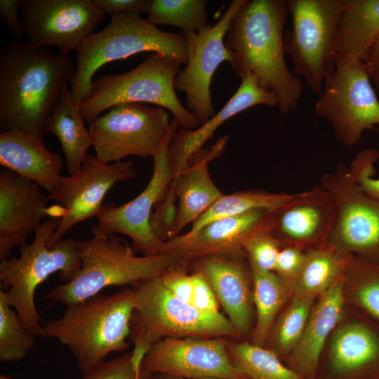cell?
Returning a JSON list of instances; mask_svg holds the SVG:
<instances>
[{
  "mask_svg": "<svg viewBox=\"0 0 379 379\" xmlns=\"http://www.w3.org/2000/svg\"><path fill=\"white\" fill-rule=\"evenodd\" d=\"M74 73L67 55L11 40L0 48V128L44 138L46 122Z\"/></svg>",
  "mask_w": 379,
  "mask_h": 379,
  "instance_id": "1",
  "label": "cell"
},
{
  "mask_svg": "<svg viewBox=\"0 0 379 379\" xmlns=\"http://www.w3.org/2000/svg\"><path fill=\"white\" fill-rule=\"evenodd\" d=\"M286 0H246L231 20L225 46L238 77L252 74L259 86L274 92L279 112L295 110L303 83L285 62L284 27Z\"/></svg>",
  "mask_w": 379,
  "mask_h": 379,
  "instance_id": "2",
  "label": "cell"
},
{
  "mask_svg": "<svg viewBox=\"0 0 379 379\" xmlns=\"http://www.w3.org/2000/svg\"><path fill=\"white\" fill-rule=\"evenodd\" d=\"M135 306L132 287L112 295L98 294L66 306L62 317L43 325L41 336L66 345L83 372L107 356L129 347L131 319Z\"/></svg>",
  "mask_w": 379,
  "mask_h": 379,
  "instance_id": "3",
  "label": "cell"
},
{
  "mask_svg": "<svg viewBox=\"0 0 379 379\" xmlns=\"http://www.w3.org/2000/svg\"><path fill=\"white\" fill-rule=\"evenodd\" d=\"M91 231L92 237L80 241L81 267L76 276L41 298L49 300L51 305L76 304L107 287L133 286L183 265L166 253L137 256L134 248L123 239Z\"/></svg>",
  "mask_w": 379,
  "mask_h": 379,
  "instance_id": "4",
  "label": "cell"
},
{
  "mask_svg": "<svg viewBox=\"0 0 379 379\" xmlns=\"http://www.w3.org/2000/svg\"><path fill=\"white\" fill-rule=\"evenodd\" d=\"M59 219L44 220L34 232L32 243L20 246L19 257H8L0 263V282L8 303L16 311L23 325L41 336L44 322L35 305L38 286L55 272L70 281L81 267L80 241L62 239L52 247L48 241Z\"/></svg>",
  "mask_w": 379,
  "mask_h": 379,
  "instance_id": "5",
  "label": "cell"
},
{
  "mask_svg": "<svg viewBox=\"0 0 379 379\" xmlns=\"http://www.w3.org/2000/svg\"><path fill=\"white\" fill-rule=\"evenodd\" d=\"M110 15V22L86 37L76 50L77 65L69 88L79 105L88 95L95 73L109 62L142 52L159 53L180 65L187 61L182 32H163L136 13Z\"/></svg>",
  "mask_w": 379,
  "mask_h": 379,
  "instance_id": "6",
  "label": "cell"
},
{
  "mask_svg": "<svg viewBox=\"0 0 379 379\" xmlns=\"http://www.w3.org/2000/svg\"><path fill=\"white\" fill-rule=\"evenodd\" d=\"M135 306L131 319L133 357L143 359L149 347L166 338H236L239 334L220 312L201 311L174 297L161 277L132 286Z\"/></svg>",
  "mask_w": 379,
  "mask_h": 379,
  "instance_id": "7",
  "label": "cell"
},
{
  "mask_svg": "<svg viewBox=\"0 0 379 379\" xmlns=\"http://www.w3.org/2000/svg\"><path fill=\"white\" fill-rule=\"evenodd\" d=\"M180 64L151 53L135 68L119 74H102L93 81L88 95L79 108L89 124L105 110L121 103H150L171 112L183 128L201 124L179 100L174 87Z\"/></svg>",
  "mask_w": 379,
  "mask_h": 379,
  "instance_id": "8",
  "label": "cell"
},
{
  "mask_svg": "<svg viewBox=\"0 0 379 379\" xmlns=\"http://www.w3.org/2000/svg\"><path fill=\"white\" fill-rule=\"evenodd\" d=\"M291 27L284 34L293 74L320 95L335 67V41L344 0H286Z\"/></svg>",
  "mask_w": 379,
  "mask_h": 379,
  "instance_id": "9",
  "label": "cell"
},
{
  "mask_svg": "<svg viewBox=\"0 0 379 379\" xmlns=\"http://www.w3.org/2000/svg\"><path fill=\"white\" fill-rule=\"evenodd\" d=\"M315 114L331 125L335 138L352 147L364 131L379 124V100L361 59H336L314 105Z\"/></svg>",
  "mask_w": 379,
  "mask_h": 379,
  "instance_id": "10",
  "label": "cell"
},
{
  "mask_svg": "<svg viewBox=\"0 0 379 379\" xmlns=\"http://www.w3.org/2000/svg\"><path fill=\"white\" fill-rule=\"evenodd\" d=\"M89 124L95 157L104 163L129 156L152 157L178 122L161 107L117 105Z\"/></svg>",
  "mask_w": 379,
  "mask_h": 379,
  "instance_id": "11",
  "label": "cell"
},
{
  "mask_svg": "<svg viewBox=\"0 0 379 379\" xmlns=\"http://www.w3.org/2000/svg\"><path fill=\"white\" fill-rule=\"evenodd\" d=\"M320 186L336 206L328 244L341 253L379 263V199L366 194L344 165L325 173Z\"/></svg>",
  "mask_w": 379,
  "mask_h": 379,
  "instance_id": "12",
  "label": "cell"
},
{
  "mask_svg": "<svg viewBox=\"0 0 379 379\" xmlns=\"http://www.w3.org/2000/svg\"><path fill=\"white\" fill-rule=\"evenodd\" d=\"M179 126L177 125L171 130L152 157V174L145 189L132 200L120 206L103 205L97 215L98 223L92 230L104 234H124L131 239L134 250L143 255L160 253L164 241L154 232L151 218L173 180L168 148Z\"/></svg>",
  "mask_w": 379,
  "mask_h": 379,
  "instance_id": "13",
  "label": "cell"
},
{
  "mask_svg": "<svg viewBox=\"0 0 379 379\" xmlns=\"http://www.w3.org/2000/svg\"><path fill=\"white\" fill-rule=\"evenodd\" d=\"M246 1H232L214 25H208L197 32H182L187 41V61L177 74L174 87L186 94L187 109L201 124L217 113L211 95L212 78L220 64L232 62L224 39L232 19Z\"/></svg>",
  "mask_w": 379,
  "mask_h": 379,
  "instance_id": "14",
  "label": "cell"
},
{
  "mask_svg": "<svg viewBox=\"0 0 379 379\" xmlns=\"http://www.w3.org/2000/svg\"><path fill=\"white\" fill-rule=\"evenodd\" d=\"M136 174L131 161L107 164L95 155H88L75 174L61 175L48 193L50 199L61 206L62 214L48 246L52 247L80 222L97 217L111 188L119 182L133 178Z\"/></svg>",
  "mask_w": 379,
  "mask_h": 379,
  "instance_id": "15",
  "label": "cell"
},
{
  "mask_svg": "<svg viewBox=\"0 0 379 379\" xmlns=\"http://www.w3.org/2000/svg\"><path fill=\"white\" fill-rule=\"evenodd\" d=\"M21 9L26 41L55 46L64 55L76 51L105 16L92 0H22Z\"/></svg>",
  "mask_w": 379,
  "mask_h": 379,
  "instance_id": "16",
  "label": "cell"
},
{
  "mask_svg": "<svg viewBox=\"0 0 379 379\" xmlns=\"http://www.w3.org/2000/svg\"><path fill=\"white\" fill-rule=\"evenodd\" d=\"M226 338H166L152 345L142 362L143 374L184 379H248L232 363Z\"/></svg>",
  "mask_w": 379,
  "mask_h": 379,
  "instance_id": "17",
  "label": "cell"
},
{
  "mask_svg": "<svg viewBox=\"0 0 379 379\" xmlns=\"http://www.w3.org/2000/svg\"><path fill=\"white\" fill-rule=\"evenodd\" d=\"M327 344L316 379H379V323L360 312L341 320Z\"/></svg>",
  "mask_w": 379,
  "mask_h": 379,
  "instance_id": "18",
  "label": "cell"
},
{
  "mask_svg": "<svg viewBox=\"0 0 379 379\" xmlns=\"http://www.w3.org/2000/svg\"><path fill=\"white\" fill-rule=\"evenodd\" d=\"M274 212L260 209L214 220L193 234H180L165 241L160 253L171 255L187 267L206 257L244 254L245 242L272 227Z\"/></svg>",
  "mask_w": 379,
  "mask_h": 379,
  "instance_id": "19",
  "label": "cell"
},
{
  "mask_svg": "<svg viewBox=\"0 0 379 379\" xmlns=\"http://www.w3.org/2000/svg\"><path fill=\"white\" fill-rule=\"evenodd\" d=\"M336 218L331 194L321 186L300 193L274 211L271 231L281 247L304 250L328 243Z\"/></svg>",
  "mask_w": 379,
  "mask_h": 379,
  "instance_id": "20",
  "label": "cell"
},
{
  "mask_svg": "<svg viewBox=\"0 0 379 379\" xmlns=\"http://www.w3.org/2000/svg\"><path fill=\"white\" fill-rule=\"evenodd\" d=\"M40 186L13 171L0 172V260L26 243L49 214L50 197Z\"/></svg>",
  "mask_w": 379,
  "mask_h": 379,
  "instance_id": "21",
  "label": "cell"
},
{
  "mask_svg": "<svg viewBox=\"0 0 379 379\" xmlns=\"http://www.w3.org/2000/svg\"><path fill=\"white\" fill-rule=\"evenodd\" d=\"M191 263L211 286L218 302L239 336L246 335L252 323V276L244 254L213 255Z\"/></svg>",
  "mask_w": 379,
  "mask_h": 379,
  "instance_id": "22",
  "label": "cell"
},
{
  "mask_svg": "<svg viewBox=\"0 0 379 379\" xmlns=\"http://www.w3.org/2000/svg\"><path fill=\"white\" fill-rule=\"evenodd\" d=\"M227 140H219L210 151L201 149L173 180L163 199L167 204H177L166 240L180 235L183 228L194 222L223 194L213 181L208 164L221 154Z\"/></svg>",
  "mask_w": 379,
  "mask_h": 379,
  "instance_id": "23",
  "label": "cell"
},
{
  "mask_svg": "<svg viewBox=\"0 0 379 379\" xmlns=\"http://www.w3.org/2000/svg\"><path fill=\"white\" fill-rule=\"evenodd\" d=\"M241 79L236 92L213 117L194 129L182 128L176 131L168 148L173 180L227 120L253 106L277 107L276 94L261 88L252 74Z\"/></svg>",
  "mask_w": 379,
  "mask_h": 379,
  "instance_id": "24",
  "label": "cell"
},
{
  "mask_svg": "<svg viewBox=\"0 0 379 379\" xmlns=\"http://www.w3.org/2000/svg\"><path fill=\"white\" fill-rule=\"evenodd\" d=\"M344 277L314 302L298 344L287 356L286 365L304 379H316L324 347L342 320Z\"/></svg>",
  "mask_w": 379,
  "mask_h": 379,
  "instance_id": "25",
  "label": "cell"
},
{
  "mask_svg": "<svg viewBox=\"0 0 379 379\" xmlns=\"http://www.w3.org/2000/svg\"><path fill=\"white\" fill-rule=\"evenodd\" d=\"M0 164L51 192L61 175L60 155L48 149L42 138L20 130L1 131Z\"/></svg>",
  "mask_w": 379,
  "mask_h": 379,
  "instance_id": "26",
  "label": "cell"
},
{
  "mask_svg": "<svg viewBox=\"0 0 379 379\" xmlns=\"http://www.w3.org/2000/svg\"><path fill=\"white\" fill-rule=\"evenodd\" d=\"M79 105L75 101L68 86L62 91L60 98L46 122V131L57 137L65 154L69 175L75 174L93 146L88 128Z\"/></svg>",
  "mask_w": 379,
  "mask_h": 379,
  "instance_id": "27",
  "label": "cell"
},
{
  "mask_svg": "<svg viewBox=\"0 0 379 379\" xmlns=\"http://www.w3.org/2000/svg\"><path fill=\"white\" fill-rule=\"evenodd\" d=\"M379 39V0H344L335 41V60L361 59Z\"/></svg>",
  "mask_w": 379,
  "mask_h": 379,
  "instance_id": "28",
  "label": "cell"
},
{
  "mask_svg": "<svg viewBox=\"0 0 379 379\" xmlns=\"http://www.w3.org/2000/svg\"><path fill=\"white\" fill-rule=\"evenodd\" d=\"M352 255L328 244L306 250L298 274L288 284L291 296L318 298L344 277Z\"/></svg>",
  "mask_w": 379,
  "mask_h": 379,
  "instance_id": "29",
  "label": "cell"
},
{
  "mask_svg": "<svg viewBox=\"0 0 379 379\" xmlns=\"http://www.w3.org/2000/svg\"><path fill=\"white\" fill-rule=\"evenodd\" d=\"M250 265L253 303L256 312L252 343L264 347L280 308L291 293L288 284L274 272L263 270L251 263Z\"/></svg>",
  "mask_w": 379,
  "mask_h": 379,
  "instance_id": "30",
  "label": "cell"
},
{
  "mask_svg": "<svg viewBox=\"0 0 379 379\" xmlns=\"http://www.w3.org/2000/svg\"><path fill=\"white\" fill-rule=\"evenodd\" d=\"M295 194L244 190L222 194L185 232L193 234L206 225L221 218L239 215L252 211H276L292 199Z\"/></svg>",
  "mask_w": 379,
  "mask_h": 379,
  "instance_id": "31",
  "label": "cell"
},
{
  "mask_svg": "<svg viewBox=\"0 0 379 379\" xmlns=\"http://www.w3.org/2000/svg\"><path fill=\"white\" fill-rule=\"evenodd\" d=\"M343 291L359 312L379 323V263L352 255L345 274Z\"/></svg>",
  "mask_w": 379,
  "mask_h": 379,
  "instance_id": "32",
  "label": "cell"
},
{
  "mask_svg": "<svg viewBox=\"0 0 379 379\" xmlns=\"http://www.w3.org/2000/svg\"><path fill=\"white\" fill-rule=\"evenodd\" d=\"M232 363L248 379H304L272 350L247 342L228 343Z\"/></svg>",
  "mask_w": 379,
  "mask_h": 379,
  "instance_id": "33",
  "label": "cell"
},
{
  "mask_svg": "<svg viewBox=\"0 0 379 379\" xmlns=\"http://www.w3.org/2000/svg\"><path fill=\"white\" fill-rule=\"evenodd\" d=\"M205 0H151L147 20L157 26L170 25L183 32H197L207 26Z\"/></svg>",
  "mask_w": 379,
  "mask_h": 379,
  "instance_id": "34",
  "label": "cell"
},
{
  "mask_svg": "<svg viewBox=\"0 0 379 379\" xmlns=\"http://www.w3.org/2000/svg\"><path fill=\"white\" fill-rule=\"evenodd\" d=\"M314 302L311 298L291 296L289 305L274 324L269 335V349L279 357L288 356L298 344Z\"/></svg>",
  "mask_w": 379,
  "mask_h": 379,
  "instance_id": "35",
  "label": "cell"
},
{
  "mask_svg": "<svg viewBox=\"0 0 379 379\" xmlns=\"http://www.w3.org/2000/svg\"><path fill=\"white\" fill-rule=\"evenodd\" d=\"M36 335L23 325L17 312L0 291V360L18 361L27 357L36 344Z\"/></svg>",
  "mask_w": 379,
  "mask_h": 379,
  "instance_id": "36",
  "label": "cell"
},
{
  "mask_svg": "<svg viewBox=\"0 0 379 379\" xmlns=\"http://www.w3.org/2000/svg\"><path fill=\"white\" fill-rule=\"evenodd\" d=\"M271 228L264 229L250 237L243 251L250 263L263 270L274 272L281 246Z\"/></svg>",
  "mask_w": 379,
  "mask_h": 379,
  "instance_id": "37",
  "label": "cell"
},
{
  "mask_svg": "<svg viewBox=\"0 0 379 379\" xmlns=\"http://www.w3.org/2000/svg\"><path fill=\"white\" fill-rule=\"evenodd\" d=\"M141 360H134L132 352L103 361L83 372V379H136Z\"/></svg>",
  "mask_w": 379,
  "mask_h": 379,
  "instance_id": "38",
  "label": "cell"
},
{
  "mask_svg": "<svg viewBox=\"0 0 379 379\" xmlns=\"http://www.w3.org/2000/svg\"><path fill=\"white\" fill-rule=\"evenodd\" d=\"M379 159V151L367 148L360 151L352 161L349 171L364 191L379 199V178L374 177L375 164Z\"/></svg>",
  "mask_w": 379,
  "mask_h": 379,
  "instance_id": "39",
  "label": "cell"
},
{
  "mask_svg": "<svg viewBox=\"0 0 379 379\" xmlns=\"http://www.w3.org/2000/svg\"><path fill=\"white\" fill-rule=\"evenodd\" d=\"M306 250L295 246H282L279 251L274 272L288 284L298 274L304 262Z\"/></svg>",
  "mask_w": 379,
  "mask_h": 379,
  "instance_id": "40",
  "label": "cell"
},
{
  "mask_svg": "<svg viewBox=\"0 0 379 379\" xmlns=\"http://www.w3.org/2000/svg\"><path fill=\"white\" fill-rule=\"evenodd\" d=\"M187 266L181 265L161 277L163 284L176 298L192 305L193 284Z\"/></svg>",
  "mask_w": 379,
  "mask_h": 379,
  "instance_id": "41",
  "label": "cell"
},
{
  "mask_svg": "<svg viewBox=\"0 0 379 379\" xmlns=\"http://www.w3.org/2000/svg\"><path fill=\"white\" fill-rule=\"evenodd\" d=\"M191 276L193 284L192 305L205 312H220L216 295L205 277L197 270Z\"/></svg>",
  "mask_w": 379,
  "mask_h": 379,
  "instance_id": "42",
  "label": "cell"
},
{
  "mask_svg": "<svg viewBox=\"0 0 379 379\" xmlns=\"http://www.w3.org/2000/svg\"><path fill=\"white\" fill-rule=\"evenodd\" d=\"M93 3L104 13H147L151 0H92Z\"/></svg>",
  "mask_w": 379,
  "mask_h": 379,
  "instance_id": "43",
  "label": "cell"
},
{
  "mask_svg": "<svg viewBox=\"0 0 379 379\" xmlns=\"http://www.w3.org/2000/svg\"><path fill=\"white\" fill-rule=\"evenodd\" d=\"M22 0H1L0 17L6 22L10 32L16 40H24V26L18 17V11L22 8Z\"/></svg>",
  "mask_w": 379,
  "mask_h": 379,
  "instance_id": "44",
  "label": "cell"
},
{
  "mask_svg": "<svg viewBox=\"0 0 379 379\" xmlns=\"http://www.w3.org/2000/svg\"><path fill=\"white\" fill-rule=\"evenodd\" d=\"M361 60L366 67L370 79L379 91V39L366 51Z\"/></svg>",
  "mask_w": 379,
  "mask_h": 379,
  "instance_id": "45",
  "label": "cell"
},
{
  "mask_svg": "<svg viewBox=\"0 0 379 379\" xmlns=\"http://www.w3.org/2000/svg\"><path fill=\"white\" fill-rule=\"evenodd\" d=\"M142 379H184L178 376L162 373L143 374L142 373Z\"/></svg>",
  "mask_w": 379,
  "mask_h": 379,
  "instance_id": "46",
  "label": "cell"
},
{
  "mask_svg": "<svg viewBox=\"0 0 379 379\" xmlns=\"http://www.w3.org/2000/svg\"><path fill=\"white\" fill-rule=\"evenodd\" d=\"M136 379H142V371H141V369L140 371L138 372V375H137V377H136Z\"/></svg>",
  "mask_w": 379,
  "mask_h": 379,
  "instance_id": "47",
  "label": "cell"
},
{
  "mask_svg": "<svg viewBox=\"0 0 379 379\" xmlns=\"http://www.w3.org/2000/svg\"><path fill=\"white\" fill-rule=\"evenodd\" d=\"M0 379H11V378H8L6 376H4V375H1Z\"/></svg>",
  "mask_w": 379,
  "mask_h": 379,
  "instance_id": "48",
  "label": "cell"
},
{
  "mask_svg": "<svg viewBox=\"0 0 379 379\" xmlns=\"http://www.w3.org/2000/svg\"><path fill=\"white\" fill-rule=\"evenodd\" d=\"M200 379H220V378H200Z\"/></svg>",
  "mask_w": 379,
  "mask_h": 379,
  "instance_id": "49",
  "label": "cell"
}]
</instances>
